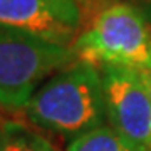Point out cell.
I'll return each instance as SVG.
<instances>
[{
	"label": "cell",
	"mask_w": 151,
	"mask_h": 151,
	"mask_svg": "<svg viewBox=\"0 0 151 151\" xmlns=\"http://www.w3.org/2000/svg\"><path fill=\"white\" fill-rule=\"evenodd\" d=\"M34 126L74 139L106 124L101 69L76 60L39 87L25 106Z\"/></svg>",
	"instance_id": "1"
},
{
	"label": "cell",
	"mask_w": 151,
	"mask_h": 151,
	"mask_svg": "<svg viewBox=\"0 0 151 151\" xmlns=\"http://www.w3.org/2000/svg\"><path fill=\"white\" fill-rule=\"evenodd\" d=\"M70 49L96 67L151 70V24L133 4L114 2L81 29Z\"/></svg>",
	"instance_id": "2"
},
{
	"label": "cell",
	"mask_w": 151,
	"mask_h": 151,
	"mask_svg": "<svg viewBox=\"0 0 151 151\" xmlns=\"http://www.w3.org/2000/svg\"><path fill=\"white\" fill-rule=\"evenodd\" d=\"M76 60L70 45L0 24V109L25 111L42 79Z\"/></svg>",
	"instance_id": "3"
},
{
	"label": "cell",
	"mask_w": 151,
	"mask_h": 151,
	"mask_svg": "<svg viewBox=\"0 0 151 151\" xmlns=\"http://www.w3.org/2000/svg\"><path fill=\"white\" fill-rule=\"evenodd\" d=\"M108 124L131 151H151V97L138 70L99 67Z\"/></svg>",
	"instance_id": "4"
},
{
	"label": "cell",
	"mask_w": 151,
	"mask_h": 151,
	"mask_svg": "<svg viewBox=\"0 0 151 151\" xmlns=\"http://www.w3.org/2000/svg\"><path fill=\"white\" fill-rule=\"evenodd\" d=\"M0 24L70 45L84 27L77 0H0Z\"/></svg>",
	"instance_id": "5"
},
{
	"label": "cell",
	"mask_w": 151,
	"mask_h": 151,
	"mask_svg": "<svg viewBox=\"0 0 151 151\" xmlns=\"http://www.w3.org/2000/svg\"><path fill=\"white\" fill-rule=\"evenodd\" d=\"M65 151H131L119 134L109 126H99L70 139Z\"/></svg>",
	"instance_id": "6"
},
{
	"label": "cell",
	"mask_w": 151,
	"mask_h": 151,
	"mask_svg": "<svg viewBox=\"0 0 151 151\" xmlns=\"http://www.w3.org/2000/svg\"><path fill=\"white\" fill-rule=\"evenodd\" d=\"M5 150L4 151H57L52 143L27 126L14 121L4 123Z\"/></svg>",
	"instance_id": "7"
},
{
	"label": "cell",
	"mask_w": 151,
	"mask_h": 151,
	"mask_svg": "<svg viewBox=\"0 0 151 151\" xmlns=\"http://www.w3.org/2000/svg\"><path fill=\"white\" fill-rule=\"evenodd\" d=\"M118 2V0H77V4L82 9V15H84V25L91 20L92 17H96L99 12L109 7L111 4Z\"/></svg>",
	"instance_id": "8"
},
{
	"label": "cell",
	"mask_w": 151,
	"mask_h": 151,
	"mask_svg": "<svg viewBox=\"0 0 151 151\" xmlns=\"http://www.w3.org/2000/svg\"><path fill=\"white\" fill-rule=\"evenodd\" d=\"M138 72H139L141 79H143L146 89H148V92H150V97H151V70H138Z\"/></svg>",
	"instance_id": "9"
},
{
	"label": "cell",
	"mask_w": 151,
	"mask_h": 151,
	"mask_svg": "<svg viewBox=\"0 0 151 151\" xmlns=\"http://www.w3.org/2000/svg\"><path fill=\"white\" fill-rule=\"evenodd\" d=\"M5 150V129L4 124H0V151Z\"/></svg>",
	"instance_id": "10"
},
{
	"label": "cell",
	"mask_w": 151,
	"mask_h": 151,
	"mask_svg": "<svg viewBox=\"0 0 151 151\" xmlns=\"http://www.w3.org/2000/svg\"><path fill=\"white\" fill-rule=\"evenodd\" d=\"M146 17H148V20L151 22V0H150V5H148V14H146Z\"/></svg>",
	"instance_id": "11"
}]
</instances>
